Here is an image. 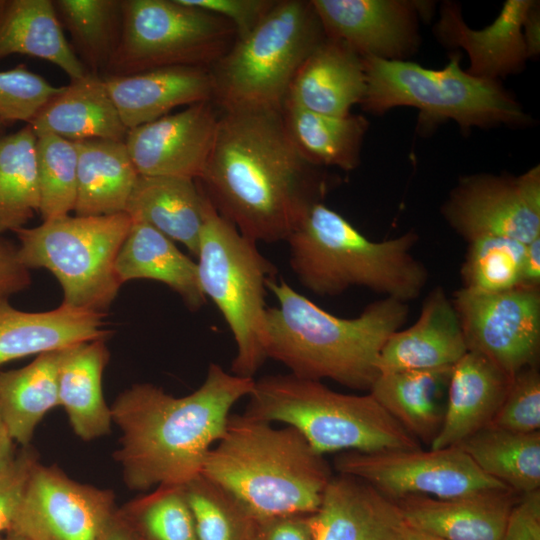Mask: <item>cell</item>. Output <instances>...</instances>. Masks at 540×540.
<instances>
[{
  "mask_svg": "<svg viewBox=\"0 0 540 540\" xmlns=\"http://www.w3.org/2000/svg\"><path fill=\"white\" fill-rule=\"evenodd\" d=\"M235 40L229 21L181 0H123L120 42L102 76L171 66L210 68Z\"/></svg>",
  "mask_w": 540,
  "mask_h": 540,
  "instance_id": "8fae6325",
  "label": "cell"
},
{
  "mask_svg": "<svg viewBox=\"0 0 540 540\" xmlns=\"http://www.w3.org/2000/svg\"><path fill=\"white\" fill-rule=\"evenodd\" d=\"M117 512L137 540H198L182 484L157 486Z\"/></svg>",
  "mask_w": 540,
  "mask_h": 540,
  "instance_id": "f35d334b",
  "label": "cell"
},
{
  "mask_svg": "<svg viewBox=\"0 0 540 540\" xmlns=\"http://www.w3.org/2000/svg\"><path fill=\"white\" fill-rule=\"evenodd\" d=\"M36 154L43 221L69 215L77 194L76 143L55 135L38 136Z\"/></svg>",
  "mask_w": 540,
  "mask_h": 540,
  "instance_id": "60d3db41",
  "label": "cell"
},
{
  "mask_svg": "<svg viewBox=\"0 0 540 540\" xmlns=\"http://www.w3.org/2000/svg\"><path fill=\"white\" fill-rule=\"evenodd\" d=\"M506 430L531 433L540 429V373L536 365L516 373L490 423Z\"/></svg>",
  "mask_w": 540,
  "mask_h": 540,
  "instance_id": "7bdbcfd3",
  "label": "cell"
},
{
  "mask_svg": "<svg viewBox=\"0 0 540 540\" xmlns=\"http://www.w3.org/2000/svg\"><path fill=\"white\" fill-rule=\"evenodd\" d=\"M521 285L540 288V236L525 245Z\"/></svg>",
  "mask_w": 540,
  "mask_h": 540,
  "instance_id": "681fc988",
  "label": "cell"
},
{
  "mask_svg": "<svg viewBox=\"0 0 540 540\" xmlns=\"http://www.w3.org/2000/svg\"><path fill=\"white\" fill-rule=\"evenodd\" d=\"M365 110L382 114L397 106L420 111V126L451 119L463 131L500 124L521 125L528 117L519 102L497 80L475 77L460 67L454 54L443 69H429L405 60L364 58Z\"/></svg>",
  "mask_w": 540,
  "mask_h": 540,
  "instance_id": "ba28073f",
  "label": "cell"
},
{
  "mask_svg": "<svg viewBox=\"0 0 540 540\" xmlns=\"http://www.w3.org/2000/svg\"><path fill=\"white\" fill-rule=\"evenodd\" d=\"M461 267L464 289L497 293L521 285L525 243L502 236L468 242Z\"/></svg>",
  "mask_w": 540,
  "mask_h": 540,
  "instance_id": "ab89813d",
  "label": "cell"
},
{
  "mask_svg": "<svg viewBox=\"0 0 540 540\" xmlns=\"http://www.w3.org/2000/svg\"><path fill=\"white\" fill-rule=\"evenodd\" d=\"M392 540H447V539H444L440 536L428 533L414 526H411L403 519L400 513V517L396 521L393 528Z\"/></svg>",
  "mask_w": 540,
  "mask_h": 540,
  "instance_id": "816d5d0a",
  "label": "cell"
},
{
  "mask_svg": "<svg viewBox=\"0 0 540 540\" xmlns=\"http://www.w3.org/2000/svg\"><path fill=\"white\" fill-rule=\"evenodd\" d=\"M468 351L513 377L537 363L540 351V288L524 285L497 293L464 288L452 298Z\"/></svg>",
  "mask_w": 540,
  "mask_h": 540,
  "instance_id": "5bb4252c",
  "label": "cell"
},
{
  "mask_svg": "<svg viewBox=\"0 0 540 540\" xmlns=\"http://www.w3.org/2000/svg\"><path fill=\"white\" fill-rule=\"evenodd\" d=\"M38 461L29 445L21 447L12 463L0 470V536L9 531L30 472Z\"/></svg>",
  "mask_w": 540,
  "mask_h": 540,
  "instance_id": "ee69618b",
  "label": "cell"
},
{
  "mask_svg": "<svg viewBox=\"0 0 540 540\" xmlns=\"http://www.w3.org/2000/svg\"><path fill=\"white\" fill-rule=\"evenodd\" d=\"M501 540H540V490L521 495Z\"/></svg>",
  "mask_w": 540,
  "mask_h": 540,
  "instance_id": "bcb514c9",
  "label": "cell"
},
{
  "mask_svg": "<svg viewBox=\"0 0 540 540\" xmlns=\"http://www.w3.org/2000/svg\"><path fill=\"white\" fill-rule=\"evenodd\" d=\"M98 540H137L131 529L116 511Z\"/></svg>",
  "mask_w": 540,
  "mask_h": 540,
  "instance_id": "db71d44e",
  "label": "cell"
},
{
  "mask_svg": "<svg viewBox=\"0 0 540 540\" xmlns=\"http://www.w3.org/2000/svg\"><path fill=\"white\" fill-rule=\"evenodd\" d=\"M14 54L48 61L70 80L88 72L68 43L51 0H0V60Z\"/></svg>",
  "mask_w": 540,
  "mask_h": 540,
  "instance_id": "4dcf8cb0",
  "label": "cell"
},
{
  "mask_svg": "<svg viewBox=\"0 0 540 540\" xmlns=\"http://www.w3.org/2000/svg\"><path fill=\"white\" fill-rule=\"evenodd\" d=\"M365 93L364 58L325 37L297 71L285 102L315 113L346 116L353 105L362 103Z\"/></svg>",
  "mask_w": 540,
  "mask_h": 540,
  "instance_id": "cb8c5ba5",
  "label": "cell"
},
{
  "mask_svg": "<svg viewBox=\"0 0 540 540\" xmlns=\"http://www.w3.org/2000/svg\"><path fill=\"white\" fill-rule=\"evenodd\" d=\"M115 269L121 284L148 279L167 285L189 310H199L206 302L197 263L182 253L170 238L146 223L132 221Z\"/></svg>",
  "mask_w": 540,
  "mask_h": 540,
  "instance_id": "f546056e",
  "label": "cell"
},
{
  "mask_svg": "<svg viewBox=\"0 0 540 540\" xmlns=\"http://www.w3.org/2000/svg\"><path fill=\"white\" fill-rule=\"evenodd\" d=\"M110 359L105 339L74 344L61 350L58 398L70 426L81 440L110 433L111 408L106 404L102 377Z\"/></svg>",
  "mask_w": 540,
  "mask_h": 540,
  "instance_id": "83f0119b",
  "label": "cell"
},
{
  "mask_svg": "<svg viewBox=\"0 0 540 540\" xmlns=\"http://www.w3.org/2000/svg\"><path fill=\"white\" fill-rule=\"evenodd\" d=\"M229 21L236 38L247 35L267 14L275 0H181Z\"/></svg>",
  "mask_w": 540,
  "mask_h": 540,
  "instance_id": "f6af8a7d",
  "label": "cell"
},
{
  "mask_svg": "<svg viewBox=\"0 0 540 540\" xmlns=\"http://www.w3.org/2000/svg\"><path fill=\"white\" fill-rule=\"evenodd\" d=\"M325 37L363 58L404 60L418 44V15L429 4L402 0H311Z\"/></svg>",
  "mask_w": 540,
  "mask_h": 540,
  "instance_id": "2e32d148",
  "label": "cell"
},
{
  "mask_svg": "<svg viewBox=\"0 0 540 540\" xmlns=\"http://www.w3.org/2000/svg\"><path fill=\"white\" fill-rule=\"evenodd\" d=\"M71 47L88 72L103 75L120 42L123 0H53Z\"/></svg>",
  "mask_w": 540,
  "mask_h": 540,
  "instance_id": "8d00e7d4",
  "label": "cell"
},
{
  "mask_svg": "<svg viewBox=\"0 0 540 540\" xmlns=\"http://www.w3.org/2000/svg\"><path fill=\"white\" fill-rule=\"evenodd\" d=\"M254 382L212 363L200 387L186 396L174 397L150 383L120 393L110 407L121 431L113 456L127 488L181 485L201 473L232 407L248 397Z\"/></svg>",
  "mask_w": 540,
  "mask_h": 540,
  "instance_id": "7a4b0ae2",
  "label": "cell"
},
{
  "mask_svg": "<svg viewBox=\"0 0 540 540\" xmlns=\"http://www.w3.org/2000/svg\"><path fill=\"white\" fill-rule=\"evenodd\" d=\"M334 467L339 474L357 478L392 500L407 495L452 498L508 488L486 475L458 446L346 451L335 458Z\"/></svg>",
  "mask_w": 540,
  "mask_h": 540,
  "instance_id": "7c38bea8",
  "label": "cell"
},
{
  "mask_svg": "<svg viewBox=\"0 0 540 540\" xmlns=\"http://www.w3.org/2000/svg\"><path fill=\"white\" fill-rule=\"evenodd\" d=\"M452 367L379 373L369 394L419 443L430 446L444 422Z\"/></svg>",
  "mask_w": 540,
  "mask_h": 540,
  "instance_id": "f1b7e54d",
  "label": "cell"
},
{
  "mask_svg": "<svg viewBox=\"0 0 540 540\" xmlns=\"http://www.w3.org/2000/svg\"><path fill=\"white\" fill-rule=\"evenodd\" d=\"M285 241L292 271L319 296L364 287L407 303L420 296L428 281L426 267L413 254L414 231L372 241L319 201L303 211Z\"/></svg>",
  "mask_w": 540,
  "mask_h": 540,
  "instance_id": "5b68a950",
  "label": "cell"
},
{
  "mask_svg": "<svg viewBox=\"0 0 540 540\" xmlns=\"http://www.w3.org/2000/svg\"><path fill=\"white\" fill-rule=\"evenodd\" d=\"M78 150L76 216L125 212L139 176L125 141L90 139Z\"/></svg>",
  "mask_w": 540,
  "mask_h": 540,
  "instance_id": "1f68e13d",
  "label": "cell"
},
{
  "mask_svg": "<svg viewBox=\"0 0 540 540\" xmlns=\"http://www.w3.org/2000/svg\"><path fill=\"white\" fill-rule=\"evenodd\" d=\"M291 141L282 112L228 110L198 180L215 210L246 238L285 241L323 182Z\"/></svg>",
  "mask_w": 540,
  "mask_h": 540,
  "instance_id": "6da1fadb",
  "label": "cell"
},
{
  "mask_svg": "<svg viewBox=\"0 0 540 540\" xmlns=\"http://www.w3.org/2000/svg\"><path fill=\"white\" fill-rule=\"evenodd\" d=\"M219 117L209 100L128 130L125 144L139 175L199 180L215 143Z\"/></svg>",
  "mask_w": 540,
  "mask_h": 540,
  "instance_id": "e0dca14e",
  "label": "cell"
},
{
  "mask_svg": "<svg viewBox=\"0 0 540 540\" xmlns=\"http://www.w3.org/2000/svg\"><path fill=\"white\" fill-rule=\"evenodd\" d=\"M468 348L458 313L442 287L425 298L417 321L394 332L377 360L379 373L451 367Z\"/></svg>",
  "mask_w": 540,
  "mask_h": 540,
  "instance_id": "ffe728a7",
  "label": "cell"
},
{
  "mask_svg": "<svg viewBox=\"0 0 540 540\" xmlns=\"http://www.w3.org/2000/svg\"><path fill=\"white\" fill-rule=\"evenodd\" d=\"M116 511L112 490L77 482L57 465L38 461L8 532L25 540H98Z\"/></svg>",
  "mask_w": 540,
  "mask_h": 540,
  "instance_id": "4fadbf2b",
  "label": "cell"
},
{
  "mask_svg": "<svg viewBox=\"0 0 540 540\" xmlns=\"http://www.w3.org/2000/svg\"><path fill=\"white\" fill-rule=\"evenodd\" d=\"M281 112L287 133L306 162L345 171L358 166L368 128L364 117L325 115L287 102Z\"/></svg>",
  "mask_w": 540,
  "mask_h": 540,
  "instance_id": "d6a6232c",
  "label": "cell"
},
{
  "mask_svg": "<svg viewBox=\"0 0 540 540\" xmlns=\"http://www.w3.org/2000/svg\"><path fill=\"white\" fill-rule=\"evenodd\" d=\"M511 380L489 359L468 351L452 367L444 422L430 448L456 446L489 425Z\"/></svg>",
  "mask_w": 540,
  "mask_h": 540,
  "instance_id": "484cf974",
  "label": "cell"
},
{
  "mask_svg": "<svg viewBox=\"0 0 540 540\" xmlns=\"http://www.w3.org/2000/svg\"><path fill=\"white\" fill-rule=\"evenodd\" d=\"M0 409V470L8 467L14 460L17 450Z\"/></svg>",
  "mask_w": 540,
  "mask_h": 540,
  "instance_id": "f5cc1de1",
  "label": "cell"
},
{
  "mask_svg": "<svg viewBox=\"0 0 540 540\" xmlns=\"http://www.w3.org/2000/svg\"><path fill=\"white\" fill-rule=\"evenodd\" d=\"M103 78L128 130L157 120L179 106L213 101L209 68L171 66Z\"/></svg>",
  "mask_w": 540,
  "mask_h": 540,
  "instance_id": "44dd1931",
  "label": "cell"
},
{
  "mask_svg": "<svg viewBox=\"0 0 540 540\" xmlns=\"http://www.w3.org/2000/svg\"><path fill=\"white\" fill-rule=\"evenodd\" d=\"M520 497L510 488H498L452 498L407 495L393 501L408 524L444 539L501 540Z\"/></svg>",
  "mask_w": 540,
  "mask_h": 540,
  "instance_id": "ac0fdd59",
  "label": "cell"
},
{
  "mask_svg": "<svg viewBox=\"0 0 540 540\" xmlns=\"http://www.w3.org/2000/svg\"><path fill=\"white\" fill-rule=\"evenodd\" d=\"M61 350L38 355L27 366L0 372V409L16 444L29 446L44 416L59 406Z\"/></svg>",
  "mask_w": 540,
  "mask_h": 540,
  "instance_id": "836d02e7",
  "label": "cell"
},
{
  "mask_svg": "<svg viewBox=\"0 0 540 540\" xmlns=\"http://www.w3.org/2000/svg\"><path fill=\"white\" fill-rule=\"evenodd\" d=\"M62 88L52 85L24 64L0 71V125L28 124Z\"/></svg>",
  "mask_w": 540,
  "mask_h": 540,
  "instance_id": "b9f144b4",
  "label": "cell"
},
{
  "mask_svg": "<svg viewBox=\"0 0 540 540\" xmlns=\"http://www.w3.org/2000/svg\"><path fill=\"white\" fill-rule=\"evenodd\" d=\"M0 540H25V539L21 538L18 535L13 534V533L7 532V533L0 536Z\"/></svg>",
  "mask_w": 540,
  "mask_h": 540,
  "instance_id": "11a10c76",
  "label": "cell"
},
{
  "mask_svg": "<svg viewBox=\"0 0 540 540\" xmlns=\"http://www.w3.org/2000/svg\"><path fill=\"white\" fill-rule=\"evenodd\" d=\"M248 398L245 415L285 423L321 455L421 447L369 393H340L290 373L255 380Z\"/></svg>",
  "mask_w": 540,
  "mask_h": 540,
  "instance_id": "8992f818",
  "label": "cell"
},
{
  "mask_svg": "<svg viewBox=\"0 0 540 540\" xmlns=\"http://www.w3.org/2000/svg\"><path fill=\"white\" fill-rule=\"evenodd\" d=\"M249 540H311L306 515L256 520Z\"/></svg>",
  "mask_w": 540,
  "mask_h": 540,
  "instance_id": "c3c4849f",
  "label": "cell"
},
{
  "mask_svg": "<svg viewBox=\"0 0 540 540\" xmlns=\"http://www.w3.org/2000/svg\"><path fill=\"white\" fill-rule=\"evenodd\" d=\"M106 313L66 304L44 312L16 309L0 298V366L30 355L60 350L74 344L107 339Z\"/></svg>",
  "mask_w": 540,
  "mask_h": 540,
  "instance_id": "603a6c76",
  "label": "cell"
},
{
  "mask_svg": "<svg viewBox=\"0 0 540 540\" xmlns=\"http://www.w3.org/2000/svg\"><path fill=\"white\" fill-rule=\"evenodd\" d=\"M198 540H249L255 519L223 486L197 474L182 484Z\"/></svg>",
  "mask_w": 540,
  "mask_h": 540,
  "instance_id": "74e56055",
  "label": "cell"
},
{
  "mask_svg": "<svg viewBox=\"0 0 540 540\" xmlns=\"http://www.w3.org/2000/svg\"><path fill=\"white\" fill-rule=\"evenodd\" d=\"M201 473L233 494L255 520L313 513L333 476L296 429L245 414L230 415Z\"/></svg>",
  "mask_w": 540,
  "mask_h": 540,
  "instance_id": "277c9868",
  "label": "cell"
},
{
  "mask_svg": "<svg viewBox=\"0 0 540 540\" xmlns=\"http://www.w3.org/2000/svg\"><path fill=\"white\" fill-rule=\"evenodd\" d=\"M536 2L508 0L498 17L487 27L471 29L457 4L442 6L435 31L443 44L463 48L470 60L469 74L490 80L516 73L523 68L527 52L523 38L524 21Z\"/></svg>",
  "mask_w": 540,
  "mask_h": 540,
  "instance_id": "d6986e66",
  "label": "cell"
},
{
  "mask_svg": "<svg viewBox=\"0 0 540 540\" xmlns=\"http://www.w3.org/2000/svg\"><path fill=\"white\" fill-rule=\"evenodd\" d=\"M256 244L224 219L208 199L196 256L199 283L233 335L236 354L231 373L248 378L267 359L265 297L268 282L277 274Z\"/></svg>",
  "mask_w": 540,
  "mask_h": 540,
  "instance_id": "9c48e42d",
  "label": "cell"
},
{
  "mask_svg": "<svg viewBox=\"0 0 540 540\" xmlns=\"http://www.w3.org/2000/svg\"><path fill=\"white\" fill-rule=\"evenodd\" d=\"M197 180L139 175L125 212L197 256L208 198Z\"/></svg>",
  "mask_w": 540,
  "mask_h": 540,
  "instance_id": "4316f807",
  "label": "cell"
},
{
  "mask_svg": "<svg viewBox=\"0 0 540 540\" xmlns=\"http://www.w3.org/2000/svg\"><path fill=\"white\" fill-rule=\"evenodd\" d=\"M30 270L17 257V247L0 237V298H9L31 284Z\"/></svg>",
  "mask_w": 540,
  "mask_h": 540,
  "instance_id": "7dc6e473",
  "label": "cell"
},
{
  "mask_svg": "<svg viewBox=\"0 0 540 540\" xmlns=\"http://www.w3.org/2000/svg\"><path fill=\"white\" fill-rule=\"evenodd\" d=\"M37 136L29 124L0 135V237L40 211Z\"/></svg>",
  "mask_w": 540,
  "mask_h": 540,
  "instance_id": "d590c367",
  "label": "cell"
},
{
  "mask_svg": "<svg viewBox=\"0 0 540 540\" xmlns=\"http://www.w3.org/2000/svg\"><path fill=\"white\" fill-rule=\"evenodd\" d=\"M456 446L518 494L540 490V431L520 433L489 424Z\"/></svg>",
  "mask_w": 540,
  "mask_h": 540,
  "instance_id": "e575fe53",
  "label": "cell"
},
{
  "mask_svg": "<svg viewBox=\"0 0 540 540\" xmlns=\"http://www.w3.org/2000/svg\"><path fill=\"white\" fill-rule=\"evenodd\" d=\"M400 511L393 500L367 483L332 476L319 507L306 515L311 540H392Z\"/></svg>",
  "mask_w": 540,
  "mask_h": 540,
  "instance_id": "7402d4cb",
  "label": "cell"
},
{
  "mask_svg": "<svg viewBox=\"0 0 540 540\" xmlns=\"http://www.w3.org/2000/svg\"><path fill=\"white\" fill-rule=\"evenodd\" d=\"M28 124L37 137L55 135L72 142L125 141L128 132L103 76L91 72L63 86Z\"/></svg>",
  "mask_w": 540,
  "mask_h": 540,
  "instance_id": "d4e9b609",
  "label": "cell"
},
{
  "mask_svg": "<svg viewBox=\"0 0 540 540\" xmlns=\"http://www.w3.org/2000/svg\"><path fill=\"white\" fill-rule=\"evenodd\" d=\"M442 214L467 242L502 236L527 244L540 236V167L516 177H465L451 191Z\"/></svg>",
  "mask_w": 540,
  "mask_h": 540,
  "instance_id": "9a60e30c",
  "label": "cell"
},
{
  "mask_svg": "<svg viewBox=\"0 0 540 540\" xmlns=\"http://www.w3.org/2000/svg\"><path fill=\"white\" fill-rule=\"evenodd\" d=\"M278 301L265 314V352L296 377L329 379L368 390L378 376L377 360L386 340L406 322L407 303L388 297L356 317L330 314L276 278L268 282Z\"/></svg>",
  "mask_w": 540,
  "mask_h": 540,
  "instance_id": "3957f363",
  "label": "cell"
},
{
  "mask_svg": "<svg viewBox=\"0 0 540 540\" xmlns=\"http://www.w3.org/2000/svg\"><path fill=\"white\" fill-rule=\"evenodd\" d=\"M537 6L538 4L535 3L531 8L523 25V38L527 57H534L540 51V21Z\"/></svg>",
  "mask_w": 540,
  "mask_h": 540,
  "instance_id": "f907efd6",
  "label": "cell"
},
{
  "mask_svg": "<svg viewBox=\"0 0 540 540\" xmlns=\"http://www.w3.org/2000/svg\"><path fill=\"white\" fill-rule=\"evenodd\" d=\"M4 129V126L0 125V135H1V132L3 131Z\"/></svg>",
  "mask_w": 540,
  "mask_h": 540,
  "instance_id": "9f6ffc18",
  "label": "cell"
},
{
  "mask_svg": "<svg viewBox=\"0 0 540 540\" xmlns=\"http://www.w3.org/2000/svg\"><path fill=\"white\" fill-rule=\"evenodd\" d=\"M132 219L126 212L102 216H64L14 233L17 257L30 269H46L63 291V304L106 313L121 283L116 259Z\"/></svg>",
  "mask_w": 540,
  "mask_h": 540,
  "instance_id": "30bf717a",
  "label": "cell"
},
{
  "mask_svg": "<svg viewBox=\"0 0 540 540\" xmlns=\"http://www.w3.org/2000/svg\"><path fill=\"white\" fill-rule=\"evenodd\" d=\"M324 38L310 1L275 0L209 68L213 102L222 111H282L297 71Z\"/></svg>",
  "mask_w": 540,
  "mask_h": 540,
  "instance_id": "52a82bcc",
  "label": "cell"
}]
</instances>
